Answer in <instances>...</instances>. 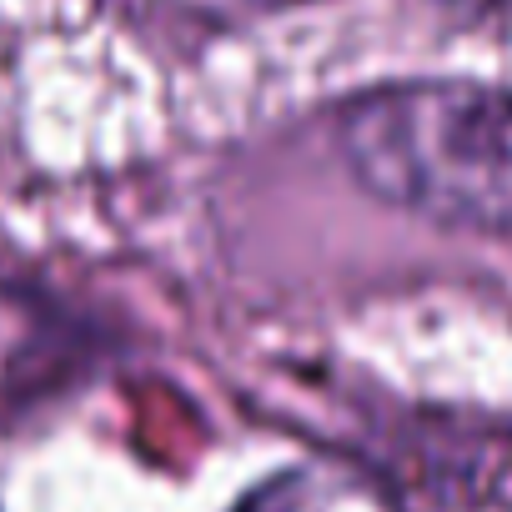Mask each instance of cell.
Listing matches in <instances>:
<instances>
[{"instance_id": "1", "label": "cell", "mask_w": 512, "mask_h": 512, "mask_svg": "<svg viewBox=\"0 0 512 512\" xmlns=\"http://www.w3.org/2000/svg\"><path fill=\"white\" fill-rule=\"evenodd\" d=\"M337 151L387 206L447 231L512 236V91L487 81H397L352 96Z\"/></svg>"}, {"instance_id": "2", "label": "cell", "mask_w": 512, "mask_h": 512, "mask_svg": "<svg viewBox=\"0 0 512 512\" xmlns=\"http://www.w3.org/2000/svg\"><path fill=\"white\" fill-rule=\"evenodd\" d=\"M392 512H512V437L417 422L382 462Z\"/></svg>"}, {"instance_id": "3", "label": "cell", "mask_w": 512, "mask_h": 512, "mask_svg": "<svg viewBox=\"0 0 512 512\" xmlns=\"http://www.w3.org/2000/svg\"><path fill=\"white\" fill-rule=\"evenodd\" d=\"M236 512H392L382 482L332 467V462H307L292 467L272 482L256 487Z\"/></svg>"}, {"instance_id": "4", "label": "cell", "mask_w": 512, "mask_h": 512, "mask_svg": "<svg viewBox=\"0 0 512 512\" xmlns=\"http://www.w3.org/2000/svg\"><path fill=\"white\" fill-rule=\"evenodd\" d=\"M437 6L462 11V16H472V21H487V16H507L512 0H437Z\"/></svg>"}]
</instances>
